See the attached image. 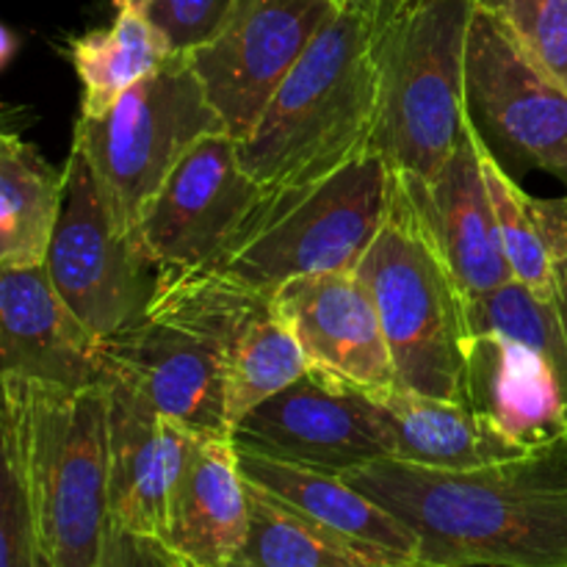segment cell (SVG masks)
I'll return each mask as SVG.
<instances>
[{
  "label": "cell",
  "instance_id": "cell-1",
  "mask_svg": "<svg viewBox=\"0 0 567 567\" xmlns=\"http://www.w3.org/2000/svg\"><path fill=\"white\" fill-rule=\"evenodd\" d=\"M343 476L413 532L415 567H567V446L476 471L382 457Z\"/></svg>",
  "mask_w": 567,
  "mask_h": 567
},
{
  "label": "cell",
  "instance_id": "cell-2",
  "mask_svg": "<svg viewBox=\"0 0 567 567\" xmlns=\"http://www.w3.org/2000/svg\"><path fill=\"white\" fill-rule=\"evenodd\" d=\"M275 297L208 266L158 271L144 313L103 341L105 382L199 435L230 437L225 382L233 349Z\"/></svg>",
  "mask_w": 567,
  "mask_h": 567
},
{
  "label": "cell",
  "instance_id": "cell-3",
  "mask_svg": "<svg viewBox=\"0 0 567 567\" xmlns=\"http://www.w3.org/2000/svg\"><path fill=\"white\" fill-rule=\"evenodd\" d=\"M380 17L382 0H343L255 131L238 142L244 166L264 192L313 181L371 150L380 111Z\"/></svg>",
  "mask_w": 567,
  "mask_h": 567
},
{
  "label": "cell",
  "instance_id": "cell-4",
  "mask_svg": "<svg viewBox=\"0 0 567 567\" xmlns=\"http://www.w3.org/2000/svg\"><path fill=\"white\" fill-rule=\"evenodd\" d=\"M0 449L20 471L48 567H97L111 532L109 385L3 377Z\"/></svg>",
  "mask_w": 567,
  "mask_h": 567
},
{
  "label": "cell",
  "instance_id": "cell-5",
  "mask_svg": "<svg viewBox=\"0 0 567 567\" xmlns=\"http://www.w3.org/2000/svg\"><path fill=\"white\" fill-rule=\"evenodd\" d=\"M476 0L382 6L380 111L371 150L393 172L432 177L468 133L465 55Z\"/></svg>",
  "mask_w": 567,
  "mask_h": 567
},
{
  "label": "cell",
  "instance_id": "cell-6",
  "mask_svg": "<svg viewBox=\"0 0 567 567\" xmlns=\"http://www.w3.org/2000/svg\"><path fill=\"white\" fill-rule=\"evenodd\" d=\"M393 169L377 150L313 181L266 192L216 269L271 293L327 271H358L391 208Z\"/></svg>",
  "mask_w": 567,
  "mask_h": 567
},
{
  "label": "cell",
  "instance_id": "cell-7",
  "mask_svg": "<svg viewBox=\"0 0 567 567\" xmlns=\"http://www.w3.org/2000/svg\"><path fill=\"white\" fill-rule=\"evenodd\" d=\"M402 388L460 399L471 330L465 293L393 172L391 208L358 266Z\"/></svg>",
  "mask_w": 567,
  "mask_h": 567
},
{
  "label": "cell",
  "instance_id": "cell-8",
  "mask_svg": "<svg viewBox=\"0 0 567 567\" xmlns=\"http://www.w3.org/2000/svg\"><path fill=\"white\" fill-rule=\"evenodd\" d=\"M227 131L186 55L127 89L103 116H78L72 144L97 175L120 227L136 236L144 208L183 155L210 133Z\"/></svg>",
  "mask_w": 567,
  "mask_h": 567
},
{
  "label": "cell",
  "instance_id": "cell-9",
  "mask_svg": "<svg viewBox=\"0 0 567 567\" xmlns=\"http://www.w3.org/2000/svg\"><path fill=\"white\" fill-rule=\"evenodd\" d=\"M64 172V203L44 271L78 319L100 341H109L144 313L158 286V269L136 236L114 219L92 164L75 144Z\"/></svg>",
  "mask_w": 567,
  "mask_h": 567
},
{
  "label": "cell",
  "instance_id": "cell-10",
  "mask_svg": "<svg viewBox=\"0 0 567 567\" xmlns=\"http://www.w3.org/2000/svg\"><path fill=\"white\" fill-rule=\"evenodd\" d=\"M264 186L227 131L194 144L144 208L136 241L158 271L208 269L236 241Z\"/></svg>",
  "mask_w": 567,
  "mask_h": 567
},
{
  "label": "cell",
  "instance_id": "cell-11",
  "mask_svg": "<svg viewBox=\"0 0 567 567\" xmlns=\"http://www.w3.org/2000/svg\"><path fill=\"white\" fill-rule=\"evenodd\" d=\"M465 100L491 147L567 183V86L482 6L468 31Z\"/></svg>",
  "mask_w": 567,
  "mask_h": 567
},
{
  "label": "cell",
  "instance_id": "cell-12",
  "mask_svg": "<svg viewBox=\"0 0 567 567\" xmlns=\"http://www.w3.org/2000/svg\"><path fill=\"white\" fill-rule=\"evenodd\" d=\"M338 0H236L214 42L188 53L210 105L238 142L258 125Z\"/></svg>",
  "mask_w": 567,
  "mask_h": 567
},
{
  "label": "cell",
  "instance_id": "cell-13",
  "mask_svg": "<svg viewBox=\"0 0 567 567\" xmlns=\"http://www.w3.org/2000/svg\"><path fill=\"white\" fill-rule=\"evenodd\" d=\"M230 441L241 452L332 474L388 457L385 432L369 393L313 369L244 415Z\"/></svg>",
  "mask_w": 567,
  "mask_h": 567
},
{
  "label": "cell",
  "instance_id": "cell-14",
  "mask_svg": "<svg viewBox=\"0 0 567 567\" xmlns=\"http://www.w3.org/2000/svg\"><path fill=\"white\" fill-rule=\"evenodd\" d=\"M460 402L526 457L567 446V369L520 338L471 336Z\"/></svg>",
  "mask_w": 567,
  "mask_h": 567
},
{
  "label": "cell",
  "instance_id": "cell-15",
  "mask_svg": "<svg viewBox=\"0 0 567 567\" xmlns=\"http://www.w3.org/2000/svg\"><path fill=\"white\" fill-rule=\"evenodd\" d=\"M310 369L358 391L399 385L380 313L358 271L299 277L275 291Z\"/></svg>",
  "mask_w": 567,
  "mask_h": 567
},
{
  "label": "cell",
  "instance_id": "cell-16",
  "mask_svg": "<svg viewBox=\"0 0 567 567\" xmlns=\"http://www.w3.org/2000/svg\"><path fill=\"white\" fill-rule=\"evenodd\" d=\"M396 177L465 299L515 280L502 247L496 205L487 192L471 114L468 133L435 175L424 181L396 172Z\"/></svg>",
  "mask_w": 567,
  "mask_h": 567
},
{
  "label": "cell",
  "instance_id": "cell-17",
  "mask_svg": "<svg viewBox=\"0 0 567 567\" xmlns=\"http://www.w3.org/2000/svg\"><path fill=\"white\" fill-rule=\"evenodd\" d=\"M0 369L3 377L59 388L103 385V341L59 297L44 266L0 269Z\"/></svg>",
  "mask_w": 567,
  "mask_h": 567
},
{
  "label": "cell",
  "instance_id": "cell-18",
  "mask_svg": "<svg viewBox=\"0 0 567 567\" xmlns=\"http://www.w3.org/2000/svg\"><path fill=\"white\" fill-rule=\"evenodd\" d=\"M111 399V526L164 540L172 493L197 432L116 382Z\"/></svg>",
  "mask_w": 567,
  "mask_h": 567
},
{
  "label": "cell",
  "instance_id": "cell-19",
  "mask_svg": "<svg viewBox=\"0 0 567 567\" xmlns=\"http://www.w3.org/2000/svg\"><path fill=\"white\" fill-rule=\"evenodd\" d=\"M249 532V482L230 437L194 435L161 546L181 567H227Z\"/></svg>",
  "mask_w": 567,
  "mask_h": 567
},
{
  "label": "cell",
  "instance_id": "cell-20",
  "mask_svg": "<svg viewBox=\"0 0 567 567\" xmlns=\"http://www.w3.org/2000/svg\"><path fill=\"white\" fill-rule=\"evenodd\" d=\"M388 457L435 471H476L526 460L460 399L426 396L393 385L371 391Z\"/></svg>",
  "mask_w": 567,
  "mask_h": 567
},
{
  "label": "cell",
  "instance_id": "cell-21",
  "mask_svg": "<svg viewBox=\"0 0 567 567\" xmlns=\"http://www.w3.org/2000/svg\"><path fill=\"white\" fill-rule=\"evenodd\" d=\"M238 460H241V471L249 485L280 498L282 504L308 515L316 524L360 546L388 554L399 567L419 565V540L413 532L382 504L354 487L343 474L280 463V460L241 452V449H238Z\"/></svg>",
  "mask_w": 567,
  "mask_h": 567
},
{
  "label": "cell",
  "instance_id": "cell-22",
  "mask_svg": "<svg viewBox=\"0 0 567 567\" xmlns=\"http://www.w3.org/2000/svg\"><path fill=\"white\" fill-rule=\"evenodd\" d=\"M480 164L487 192L496 205L502 247L513 277L540 297L563 308V280L567 269V194L559 199H537L518 186L498 155L474 125ZM565 310V308H563Z\"/></svg>",
  "mask_w": 567,
  "mask_h": 567
},
{
  "label": "cell",
  "instance_id": "cell-23",
  "mask_svg": "<svg viewBox=\"0 0 567 567\" xmlns=\"http://www.w3.org/2000/svg\"><path fill=\"white\" fill-rule=\"evenodd\" d=\"M66 172L33 144L6 131L0 138V269L44 266L64 203Z\"/></svg>",
  "mask_w": 567,
  "mask_h": 567
},
{
  "label": "cell",
  "instance_id": "cell-24",
  "mask_svg": "<svg viewBox=\"0 0 567 567\" xmlns=\"http://www.w3.org/2000/svg\"><path fill=\"white\" fill-rule=\"evenodd\" d=\"M164 33L142 9H116L111 25L86 31L70 48L81 81V116L97 120L127 89L172 59Z\"/></svg>",
  "mask_w": 567,
  "mask_h": 567
},
{
  "label": "cell",
  "instance_id": "cell-25",
  "mask_svg": "<svg viewBox=\"0 0 567 567\" xmlns=\"http://www.w3.org/2000/svg\"><path fill=\"white\" fill-rule=\"evenodd\" d=\"M388 554L349 540L249 485V532L227 567H393ZM399 567V565H396Z\"/></svg>",
  "mask_w": 567,
  "mask_h": 567
},
{
  "label": "cell",
  "instance_id": "cell-26",
  "mask_svg": "<svg viewBox=\"0 0 567 567\" xmlns=\"http://www.w3.org/2000/svg\"><path fill=\"white\" fill-rule=\"evenodd\" d=\"M308 371V354L297 332L271 302V308L260 313L244 332L227 365L225 402L230 432L244 415L252 413L266 399L277 396L282 388L297 382Z\"/></svg>",
  "mask_w": 567,
  "mask_h": 567
},
{
  "label": "cell",
  "instance_id": "cell-27",
  "mask_svg": "<svg viewBox=\"0 0 567 567\" xmlns=\"http://www.w3.org/2000/svg\"><path fill=\"white\" fill-rule=\"evenodd\" d=\"M471 336L504 332L520 338L540 352L551 354L567 369V321L565 310L551 299L540 297L524 282L509 280L502 288L465 299Z\"/></svg>",
  "mask_w": 567,
  "mask_h": 567
},
{
  "label": "cell",
  "instance_id": "cell-28",
  "mask_svg": "<svg viewBox=\"0 0 567 567\" xmlns=\"http://www.w3.org/2000/svg\"><path fill=\"white\" fill-rule=\"evenodd\" d=\"M520 48L567 86V0H476Z\"/></svg>",
  "mask_w": 567,
  "mask_h": 567
},
{
  "label": "cell",
  "instance_id": "cell-29",
  "mask_svg": "<svg viewBox=\"0 0 567 567\" xmlns=\"http://www.w3.org/2000/svg\"><path fill=\"white\" fill-rule=\"evenodd\" d=\"M233 6L236 0H147L142 11L164 33L172 53L188 55L219 37Z\"/></svg>",
  "mask_w": 567,
  "mask_h": 567
},
{
  "label": "cell",
  "instance_id": "cell-30",
  "mask_svg": "<svg viewBox=\"0 0 567 567\" xmlns=\"http://www.w3.org/2000/svg\"><path fill=\"white\" fill-rule=\"evenodd\" d=\"M0 565L48 567L20 471L9 457H3V480H0Z\"/></svg>",
  "mask_w": 567,
  "mask_h": 567
},
{
  "label": "cell",
  "instance_id": "cell-31",
  "mask_svg": "<svg viewBox=\"0 0 567 567\" xmlns=\"http://www.w3.org/2000/svg\"><path fill=\"white\" fill-rule=\"evenodd\" d=\"M97 567H181L158 540L111 526Z\"/></svg>",
  "mask_w": 567,
  "mask_h": 567
},
{
  "label": "cell",
  "instance_id": "cell-32",
  "mask_svg": "<svg viewBox=\"0 0 567 567\" xmlns=\"http://www.w3.org/2000/svg\"><path fill=\"white\" fill-rule=\"evenodd\" d=\"M114 3H116V9H142L147 0H114Z\"/></svg>",
  "mask_w": 567,
  "mask_h": 567
},
{
  "label": "cell",
  "instance_id": "cell-33",
  "mask_svg": "<svg viewBox=\"0 0 567 567\" xmlns=\"http://www.w3.org/2000/svg\"><path fill=\"white\" fill-rule=\"evenodd\" d=\"M563 308H565V321H567V269H565V280H563Z\"/></svg>",
  "mask_w": 567,
  "mask_h": 567
},
{
  "label": "cell",
  "instance_id": "cell-34",
  "mask_svg": "<svg viewBox=\"0 0 567 567\" xmlns=\"http://www.w3.org/2000/svg\"><path fill=\"white\" fill-rule=\"evenodd\" d=\"M402 3H410V0H382V6H388V9H393V6H402Z\"/></svg>",
  "mask_w": 567,
  "mask_h": 567
},
{
  "label": "cell",
  "instance_id": "cell-35",
  "mask_svg": "<svg viewBox=\"0 0 567 567\" xmlns=\"http://www.w3.org/2000/svg\"><path fill=\"white\" fill-rule=\"evenodd\" d=\"M338 3H343V0H338Z\"/></svg>",
  "mask_w": 567,
  "mask_h": 567
},
{
  "label": "cell",
  "instance_id": "cell-36",
  "mask_svg": "<svg viewBox=\"0 0 567 567\" xmlns=\"http://www.w3.org/2000/svg\"><path fill=\"white\" fill-rule=\"evenodd\" d=\"M393 567H396V565H393Z\"/></svg>",
  "mask_w": 567,
  "mask_h": 567
}]
</instances>
